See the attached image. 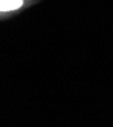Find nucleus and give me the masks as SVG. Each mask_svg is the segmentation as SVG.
Segmentation results:
<instances>
[{"instance_id":"f257e3e1","label":"nucleus","mask_w":113,"mask_h":127,"mask_svg":"<svg viewBox=\"0 0 113 127\" xmlns=\"http://www.w3.org/2000/svg\"><path fill=\"white\" fill-rule=\"evenodd\" d=\"M41 1L42 0H0V22L11 18Z\"/></svg>"}]
</instances>
